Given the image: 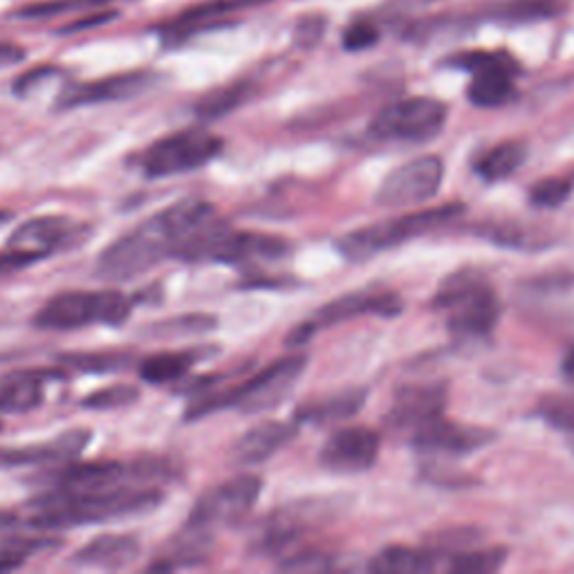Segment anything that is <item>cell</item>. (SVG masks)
Returning <instances> with one entry per match:
<instances>
[{"label": "cell", "mask_w": 574, "mask_h": 574, "mask_svg": "<svg viewBox=\"0 0 574 574\" xmlns=\"http://www.w3.org/2000/svg\"><path fill=\"white\" fill-rule=\"evenodd\" d=\"M164 494L156 485H126L113 490H66L57 487L30 501L23 514H8L0 528L72 530L81 525L111 523L126 516H141L160 507Z\"/></svg>", "instance_id": "obj_1"}, {"label": "cell", "mask_w": 574, "mask_h": 574, "mask_svg": "<svg viewBox=\"0 0 574 574\" xmlns=\"http://www.w3.org/2000/svg\"><path fill=\"white\" fill-rule=\"evenodd\" d=\"M308 366L306 355L283 357L267 364L259 375L241 381L220 393H200L198 402L186 409V420H198L211 415L220 409H238L243 413H265L278 406L290 391L297 387L303 370Z\"/></svg>", "instance_id": "obj_2"}, {"label": "cell", "mask_w": 574, "mask_h": 574, "mask_svg": "<svg viewBox=\"0 0 574 574\" xmlns=\"http://www.w3.org/2000/svg\"><path fill=\"white\" fill-rule=\"evenodd\" d=\"M263 483L254 473L233 475L229 481L205 492L191 514L186 516L180 548L203 554L205 543L220 530L233 528V525L248 518L261 496Z\"/></svg>", "instance_id": "obj_3"}, {"label": "cell", "mask_w": 574, "mask_h": 574, "mask_svg": "<svg viewBox=\"0 0 574 574\" xmlns=\"http://www.w3.org/2000/svg\"><path fill=\"white\" fill-rule=\"evenodd\" d=\"M464 211V205L454 203V205H443L436 209H424L417 214H409L402 218H391L384 222H375L361 229H355L346 233L342 241L337 243V250L348 259V261H368L375 254L387 252L391 248H398L413 238L426 233L428 229H434L458 214Z\"/></svg>", "instance_id": "obj_4"}, {"label": "cell", "mask_w": 574, "mask_h": 574, "mask_svg": "<svg viewBox=\"0 0 574 574\" xmlns=\"http://www.w3.org/2000/svg\"><path fill=\"white\" fill-rule=\"evenodd\" d=\"M133 312V299L119 290H68L47 301L34 317L43 330H77L92 323L122 325Z\"/></svg>", "instance_id": "obj_5"}, {"label": "cell", "mask_w": 574, "mask_h": 574, "mask_svg": "<svg viewBox=\"0 0 574 574\" xmlns=\"http://www.w3.org/2000/svg\"><path fill=\"white\" fill-rule=\"evenodd\" d=\"M436 306L447 310L449 328L458 337H483L501 317V306L492 287L473 272L451 276L436 297Z\"/></svg>", "instance_id": "obj_6"}, {"label": "cell", "mask_w": 574, "mask_h": 574, "mask_svg": "<svg viewBox=\"0 0 574 574\" xmlns=\"http://www.w3.org/2000/svg\"><path fill=\"white\" fill-rule=\"evenodd\" d=\"M169 256H173V243L153 216L104 250L97 261V274L108 283H124L149 272Z\"/></svg>", "instance_id": "obj_7"}, {"label": "cell", "mask_w": 574, "mask_h": 574, "mask_svg": "<svg viewBox=\"0 0 574 574\" xmlns=\"http://www.w3.org/2000/svg\"><path fill=\"white\" fill-rule=\"evenodd\" d=\"M222 139L207 128H184L149 147L139 158V167L149 180L182 175L207 167L222 153Z\"/></svg>", "instance_id": "obj_8"}, {"label": "cell", "mask_w": 574, "mask_h": 574, "mask_svg": "<svg viewBox=\"0 0 574 574\" xmlns=\"http://www.w3.org/2000/svg\"><path fill=\"white\" fill-rule=\"evenodd\" d=\"M447 122V106L434 97H409L381 108L370 122L377 139L426 141L436 137Z\"/></svg>", "instance_id": "obj_9"}, {"label": "cell", "mask_w": 574, "mask_h": 574, "mask_svg": "<svg viewBox=\"0 0 574 574\" xmlns=\"http://www.w3.org/2000/svg\"><path fill=\"white\" fill-rule=\"evenodd\" d=\"M473 74L467 97L478 108H498L514 100L518 64L505 53H462L449 61Z\"/></svg>", "instance_id": "obj_10"}, {"label": "cell", "mask_w": 574, "mask_h": 574, "mask_svg": "<svg viewBox=\"0 0 574 574\" xmlns=\"http://www.w3.org/2000/svg\"><path fill=\"white\" fill-rule=\"evenodd\" d=\"M445 177V167L438 156H424L411 160L387 175L377 191L381 207H411L422 205L438 194Z\"/></svg>", "instance_id": "obj_11"}, {"label": "cell", "mask_w": 574, "mask_h": 574, "mask_svg": "<svg viewBox=\"0 0 574 574\" xmlns=\"http://www.w3.org/2000/svg\"><path fill=\"white\" fill-rule=\"evenodd\" d=\"M321 509L323 505L319 501H299L272 512L254 539L256 552L272 556L285 554L295 548L306 530L314 528L317 520L323 516Z\"/></svg>", "instance_id": "obj_12"}, {"label": "cell", "mask_w": 574, "mask_h": 574, "mask_svg": "<svg viewBox=\"0 0 574 574\" xmlns=\"http://www.w3.org/2000/svg\"><path fill=\"white\" fill-rule=\"evenodd\" d=\"M156 74L147 70L137 72H122L113 77H104L97 81L88 83H77L68 85L57 100L59 111H72V108H83V106H94V104H108V102H126L137 97V94L147 92L156 83Z\"/></svg>", "instance_id": "obj_13"}, {"label": "cell", "mask_w": 574, "mask_h": 574, "mask_svg": "<svg viewBox=\"0 0 574 574\" xmlns=\"http://www.w3.org/2000/svg\"><path fill=\"white\" fill-rule=\"evenodd\" d=\"M379 456V436L372 428L351 426L334 431L321 447V464L332 473L368 471Z\"/></svg>", "instance_id": "obj_14"}, {"label": "cell", "mask_w": 574, "mask_h": 574, "mask_svg": "<svg viewBox=\"0 0 574 574\" xmlns=\"http://www.w3.org/2000/svg\"><path fill=\"white\" fill-rule=\"evenodd\" d=\"M494 440V434L487 428H475V426H462L456 422H447L440 417L431 420L428 424L420 426L415 431V447L422 451H436L447 456H467L473 454L487 443Z\"/></svg>", "instance_id": "obj_15"}, {"label": "cell", "mask_w": 574, "mask_h": 574, "mask_svg": "<svg viewBox=\"0 0 574 574\" xmlns=\"http://www.w3.org/2000/svg\"><path fill=\"white\" fill-rule=\"evenodd\" d=\"M447 402L445 384H409L395 391L389 409V424L398 428H413L428 424L443 415Z\"/></svg>", "instance_id": "obj_16"}, {"label": "cell", "mask_w": 574, "mask_h": 574, "mask_svg": "<svg viewBox=\"0 0 574 574\" xmlns=\"http://www.w3.org/2000/svg\"><path fill=\"white\" fill-rule=\"evenodd\" d=\"M90 443V434L85 428H72L66 434L27 447H0V469H16L30 464H55V462H70Z\"/></svg>", "instance_id": "obj_17"}, {"label": "cell", "mask_w": 574, "mask_h": 574, "mask_svg": "<svg viewBox=\"0 0 574 574\" xmlns=\"http://www.w3.org/2000/svg\"><path fill=\"white\" fill-rule=\"evenodd\" d=\"M79 231L81 225L72 222L66 216H38L14 229L8 241V248L36 252L45 259L55 250L66 248L72 238L79 236Z\"/></svg>", "instance_id": "obj_18"}, {"label": "cell", "mask_w": 574, "mask_h": 574, "mask_svg": "<svg viewBox=\"0 0 574 574\" xmlns=\"http://www.w3.org/2000/svg\"><path fill=\"white\" fill-rule=\"evenodd\" d=\"M402 310V301L395 292H351L340 299L325 303L314 317V328L334 325L359 314H379V317H395Z\"/></svg>", "instance_id": "obj_19"}, {"label": "cell", "mask_w": 574, "mask_h": 574, "mask_svg": "<svg viewBox=\"0 0 574 574\" xmlns=\"http://www.w3.org/2000/svg\"><path fill=\"white\" fill-rule=\"evenodd\" d=\"M299 436L297 424L278 420H265L252 426L243 438L233 445V458L238 464H259L269 460L283 447L290 445Z\"/></svg>", "instance_id": "obj_20"}, {"label": "cell", "mask_w": 574, "mask_h": 574, "mask_svg": "<svg viewBox=\"0 0 574 574\" xmlns=\"http://www.w3.org/2000/svg\"><path fill=\"white\" fill-rule=\"evenodd\" d=\"M141 546L130 535H102L88 541L70 559V565L83 570H122L139 556Z\"/></svg>", "instance_id": "obj_21"}, {"label": "cell", "mask_w": 574, "mask_h": 574, "mask_svg": "<svg viewBox=\"0 0 574 574\" xmlns=\"http://www.w3.org/2000/svg\"><path fill=\"white\" fill-rule=\"evenodd\" d=\"M272 0H205V3H198L194 8L184 10L177 19H173L169 25L162 27L167 41L171 38H188L194 32L207 30L214 21L236 14L241 10H254L259 5H267Z\"/></svg>", "instance_id": "obj_22"}, {"label": "cell", "mask_w": 574, "mask_h": 574, "mask_svg": "<svg viewBox=\"0 0 574 574\" xmlns=\"http://www.w3.org/2000/svg\"><path fill=\"white\" fill-rule=\"evenodd\" d=\"M55 370H19L0 379V413H30L45 400L47 375Z\"/></svg>", "instance_id": "obj_23"}, {"label": "cell", "mask_w": 574, "mask_h": 574, "mask_svg": "<svg viewBox=\"0 0 574 574\" xmlns=\"http://www.w3.org/2000/svg\"><path fill=\"white\" fill-rule=\"evenodd\" d=\"M366 402L364 389H348L342 393H334L325 400L308 402L297 409L295 417L301 424H332L353 417Z\"/></svg>", "instance_id": "obj_24"}, {"label": "cell", "mask_w": 574, "mask_h": 574, "mask_svg": "<svg viewBox=\"0 0 574 574\" xmlns=\"http://www.w3.org/2000/svg\"><path fill=\"white\" fill-rule=\"evenodd\" d=\"M438 559L440 556L431 550H417L409 546H389L370 561V570L379 574L431 572L438 567Z\"/></svg>", "instance_id": "obj_25"}, {"label": "cell", "mask_w": 574, "mask_h": 574, "mask_svg": "<svg viewBox=\"0 0 574 574\" xmlns=\"http://www.w3.org/2000/svg\"><path fill=\"white\" fill-rule=\"evenodd\" d=\"M198 361H200L198 351H173V353L169 351L147 357L137 366V370L144 381L162 387V384H171L175 379H182Z\"/></svg>", "instance_id": "obj_26"}, {"label": "cell", "mask_w": 574, "mask_h": 574, "mask_svg": "<svg viewBox=\"0 0 574 574\" xmlns=\"http://www.w3.org/2000/svg\"><path fill=\"white\" fill-rule=\"evenodd\" d=\"M254 94V85L248 81H238L225 88H218L198 102L196 106V115L203 122H216L227 117L229 113H233L236 108H241L243 104L250 102V97Z\"/></svg>", "instance_id": "obj_27"}, {"label": "cell", "mask_w": 574, "mask_h": 574, "mask_svg": "<svg viewBox=\"0 0 574 574\" xmlns=\"http://www.w3.org/2000/svg\"><path fill=\"white\" fill-rule=\"evenodd\" d=\"M523 162H525L523 144L507 141V144H501V147L492 149L490 153H485L481 158V162H478L475 171L487 182H498V180L514 175L520 169Z\"/></svg>", "instance_id": "obj_28"}, {"label": "cell", "mask_w": 574, "mask_h": 574, "mask_svg": "<svg viewBox=\"0 0 574 574\" xmlns=\"http://www.w3.org/2000/svg\"><path fill=\"white\" fill-rule=\"evenodd\" d=\"M556 12H559L556 0H507V3H501L496 10H492L490 19L509 25H525V23L548 21Z\"/></svg>", "instance_id": "obj_29"}, {"label": "cell", "mask_w": 574, "mask_h": 574, "mask_svg": "<svg viewBox=\"0 0 574 574\" xmlns=\"http://www.w3.org/2000/svg\"><path fill=\"white\" fill-rule=\"evenodd\" d=\"M61 364L77 368L81 372H117L130 366V355L126 353H70L59 357Z\"/></svg>", "instance_id": "obj_30"}, {"label": "cell", "mask_w": 574, "mask_h": 574, "mask_svg": "<svg viewBox=\"0 0 574 574\" xmlns=\"http://www.w3.org/2000/svg\"><path fill=\"white\" fill-rule=\"evenodd\" d=\"M218 328V319L211 314H182L158 321L151 328L156 337H186V334H205Z\"/></svg>", "instance_id": "obj_31"}, {"label": "cell", "mask_w": 574, "mask_h": 574, "mask_svg": "<svg viewBox=\"0 0 574 574\" xmlns=\"http://www.w3.org/2000/svg\"><path fill=\"white\" fill-rule=\"evenodd\" d=\"M108 0H45V3H34L19 8L12 12V19L16 21H43V19H55L59 14H68L83 8H97L104 5Z\"/></svg>", "instance_id": "obj_32"}, {"label": "cell", "mask_w": 574, "mask_h": 574, "mask_svg": "<svg viewBox=\"0 0 574 574\" xmlns=\"http://www.w3.org/2000/svg\"><path fill=\"white\" fill-rule=\"evenodd\" d=\"M139 400V389L133 384H113L100 391H92L81 406L90 411H117L135 404Z\"/></svg>", "instance_id": "obj_33"}, {"label": "cell", "mask_w": 574, "mask_h": 574, "mask_svg": "<svg viewBox=\"0 0 574 574\" xmlns=\"http://www.w3.org/2000/svg\"><path fill=\"white\" fill-rule=\"evenodd\" d=\"M505 561V550H481V552H464L454 556L449 570L456 574H487L496 572Z\"/></svg>", "instance_id": "obj_34"}, {"label": "cell", "mask_w": 574, "mask_h": 574, "mask_svg": "<svg viewBox=\"0 0 574 574\" xmlns=\"http://www.w3.org/2000/svg\"><path fill=\"white\" fill-rule=\"evenodd\" d=\"M539 415L554 428L574 431V400L552 395L539 404Z\"/></svg>", "instance_id": "obj_35"}, {"label": "cell", "mask_w": 574, "mask_h": 574, "mask_svg": "<svg viewBox=\"0 0 574 574\" xmlns=\"http://www.w3.org/2000/svg\"><path fill=\"white\" fill-rule=\"evenodd\" d=\"M572 194V182L567 180H546L532 188V205L543 209H554L563 205Z\"/></svg>", "instance_id": "obj_36"}, {"label": "cell", "mask_w": 574, "mask_h": 574, "mask_svg": "<svg viewBox=\"0 0 574 574\" xmlns=\"http://www.w3.org/2000/svg\"><path fill=\"white\" fill-rule=\"evenodd\" d=\"M330 556L317 550H301L283 556L280 570L283 572H325L330 570Z\"/></svg>", "instance_id": "obj_37"}, {"label": "cell", "mask_w": 574, "mask_h": 574, "mask_svg": "<svg viewBox=\"0 0 574 574\" xmlns=\"http://www.w3.org/2000/svg\"><path fill=\"white\" fill-rule=\"evenodd\" d=\"M377 41H379V32L370 23H355V25H351L344 32V38H342V43H344V47H346L348 53L368 50V47H372Z\"/></svg>", "instance_id": "obj_38"}, {"label": "cell", "mask_w": 574, "mask_h": 574, "mask_svg": "<svg viewBox=\"0 0 574 574\" xmlns=\"http://www.w3.org/2000/svg\"><path fill=\"white\" fill-rule=\"evenodd\" d=\"M323 32H325V16L308 14L299 19V23L295 25V41L299 47H312L321 41Z\"/></svg>", "instance_id": "obj_39"}, {"label": "cell", "mask_w": 574, "mask_h": 574, "mask_svg": "<svg viewBox=\"0 0 574 574\" xmlns=\"http://www.w3.org/2000/svg\"><path fill=\"white\" fill-rule=\"evenodd\" d=\"M43 261L41 254L36 252H27V250H16V248H8L5 252H0V278L16 274L34 263Z\"/></svg>", "instance_id": "obj_40"}, {"label": "cell", "mask_w": 574, "mask_h": 574, "mask_svg": "<svg viewBox=\"0 0 574 574\" xmlns=\"http://www.w3.org/2000/svg\"><path fill=\"white\" fill-rule=\"evenodd\" d=\"M119 19V12L117 10H100V12H90L88 16L79 19V21H72L68 23L66 27L59 30V34H77V32H88V30H97V27H104L113 21Z\"/></svg>", "instance_id": "obj_41"}, {"label": "cell", "mask_w": 574, "mask_h": 574, "mask_svg": "<svg viewBox=\"0 0 574 574\" xmlns=\"http://www.w3.org/2000/svg\"><path fill=\"white\" fill-rule=\"evenodd\" d=\"M57 74H59V70L53 68V66L34 68V70H30V72H25V74H21V77L16 79L14 92L19 94V97H27V94L36 92L38 85H43L47 79H53V77H57Z\"/></svg>", "instance_id": "obj_42"}, {"label": "cell", "mask_w": 574, "mask_h": 574, "mask_svg": "<svg viewBox=\"0 0 574 574\" xmlns=\"http://www.w3.org/2000/svg\"><path fill=\"white\" fill-rule=\"evenodd\" d=\"M27 53L16 43H0V68H10L25 61Z\"/></svg>", "instance_id": "obj_43"}, {"label": "cell", "mask_w": 574, "mask_h": 574, "mask_svg": "<svg viewBox=\"0 0 574 574\" xmlns=\"http://www.w3.org/2000/svg\"><path fill=\"white\" fill-rule=\"evenodd\" d=\"M563 375L574 381V346L567 351V355L563 359Z\"/></svg>", "instance_id": "obj_44"}, {"label": "cell", "mask_w": 574, "mask_h": 574, "mask_svg": "<svg viewBox=\"0 0 574 574\" xmlns=\"http://www.w3.org/2000/svg\"><path fill=\"white\" fill-rule=\"evenodd\" d=\"M10 218H12V214H8V211H0V229H3V227L10 222Z\"/></svg>", "instance_id": "obj_45"}]
</instances>
